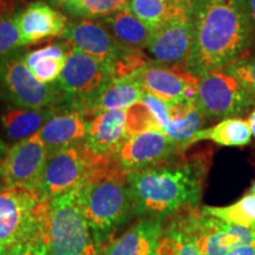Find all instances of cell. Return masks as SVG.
Here are the masks:
<instances>
[{"label":"cell","mask_w":255,"mask_h":255,"mask_svg":"<svg viewBox=\"0 0 255 255\" xmlns=\"http://www.w3.org/2000/svg\"><path fill=\"white\" fill-rule=\"evenodd\" d=\"M193 44L183 68L197 78L244 56L254 25L246 0H193Z\"/></svg>","instance_id":"cell-2"},{"label":"cell","mask_w":255,"mask_h":255,"mask_svg":"<svg viewBox=\"0 0 255 255\" xmlns=\"http://www.w3.org/2000/svg\"><path fill=\"white\" fill-rule=\"evenodd\" d=\"M6 255H50L45 238H34L31 240L13 245L6 250Z\"/></svg>","instance_id":"cell-34"},{"label":"cell","mask_w":255,"mask_h":255,"mask_svg":"<svg viewBox=\"0 0 255 255\" xmlns=\"http://www.w3.org/2000/svg\"><path fill=\"white\" fill-rule=\"evenodd\" d=\"M15 5L9 0H0V14L13 13Z\"/></svg>","instance_id":"cell-36"},{"label":"cell","mask_w":255,"mask_h":255,"mask_svg":"<svg viewBox=\"0 0 255 255\" xmlns=\"http://www.w3.org/2000/svg\"><path fill=\"white\" fill-rule=\"evenodd\" d=\"M63 107L43 108V109H21L11 107L1 116V123L9 141L17 143L30 138L40 131L51 117L55 116Z\"/></svg>","instance_id":"cell-21"},{"label":"cell","mask_w":255,"mask_h":255,"mask_svg":"<svg viewBox=\"0 0 255 255\" xmlns=\"http://www.w3.org/2000/svg\"><path fill=\"white\" fill-rule=\"evenodd\" d=\"M206 121V115L202 113L196 102L171 104L170 122L163 133L187 150L194 144L195 135L203 129Z\"/></svg>","instance_id":"cell-23"},{"label":"cell","mask_w":255,"mask_h":255,"mask_svg":"<svg viewBox=\"0 0 255 255\" xmlns=\"http://www.w3.org/2000/svg\"><path fill=\"white\" fill-rule=\"evenodd\" d=\"M250 194H252V195H255V182L252 184V187L250 189Z\"/></svg>","instance_id":"cell-42"},{"label":"cell","mask_w":255,"mask_h":255,"mask_svg":"<svg viewBox=\"0 0 255 255\" xmlns=\"http://www.w3.org/2000/svg\"><path fill=\"white\" fill-rule=\"evenodd\" d=\"M103 23L121 45L130 49H146L152 31L129 8L103 19Z\"/></svg>","instance_id":"cell-24"},{"label":"cell","mask_w":255,"mask_h":255,"mask_svg":"<svg viewBox=\"0 0 255 255\" xmlns=\"http://www.w3.org/2000/svg\"><path fill=\"white\" fill-rule=\"evenodd\" d=\"M247 122H248V126H250V128H251L252 136H254V138H255V108L251 113L250 116H248Z\"/></svg>","instance_id":"cell-38"},{"label":"cell","mask_w":255,"mask_h":255,"mask_svg":"<svg viewBox=\"0 0 255 255\" xmlns=\"http://www.w3.org/2000/svg\"><path fill=\"white\" fill-rule=\"evenodd\" d=\"M0 98L21 109L65 105V97L58 84L38 81L19 53L0 62Z\"/></svg>","instance_id":"cell-7"},{"label":"cell","mask_w":255,"mask_h":255,"mask_svg":"<svg viewBox=\"0 0 255 255\" xmlns=\"http://www.w3.org/2000/svg\"><path fill=\"white\" fill-rule=\"evenodd\" d=\"M24 47L15 14H0V62L8 58Z\"/></svg>","instance_id":"cell-31"},{"label":"cell","mask_w":255,"mask_h":255,"mask_svg":"<svg viewBox=\"0 0 255 255\" xmlns=\"http://www.w3.org/2000/svg\"><path fill=\"white\" fill-rule=\"evenodd\" d=\"M207 215L239 226V227H255V195L248 193L237 202L225 207L206 206L201 208Z\"/></svg>","instance_id":"cell-27"},{"label":"cell","mask_w":255,"mask_h":255,"mask_svg":"<svg viewBox=\"0 0 255 255\" xmlns=\"http://www.w3.org/2000/svg\"><path fill=\"white\" fill-rule=\"evenodd\" d=\"M46 244L50 255H87L95 247L78 188L49 201Z\"/></svg>","instance_id":"cell-5"},{"label":"cell","mask_w":255,"mask_h":255,"mask_svg":"<svg viewBox=\"0 0 255 255\" xmlns=\"http://www.w3.org/2000/svg\"><path fill=\"white\" fill-rule=\"evenodd\" d=\"M145 91L143 90L137 76L130 78L111 81L104 90L95 98L81 113L87 119L96 115L114 110H127L139 103Z\"/></svg>","instance_id":"cell-20"},{"label":"cell","mask_w":255,"mask_h":255,"mask_svg":"<svg viewBox=\"0 0 255 255\" xmlns=\"http://www.w3.org/2000/svg\"><path fill=\"white\" fill-rule=\"evenodd\" d=\"M193 8V0H131L129 9L154 32Z\"/></svg>","instance_id":"cell-25"},{"label":"cell","mask_w":255,"mask_h":255,"mask_svg":"<svg viewBox=\"0 0 255 255\" xmlns=\"http://www.w3.org/2000/svg\"><path fill=\"white\" fill-rule=\"evenodd\" d=\"M64 38L72 47L110 65L127 49L113 37L103 21L78 19L69 21Z\"/></svg>","instance_id":"cell-17"},{"label":"cell","mask_w":255,"mask_h":255,"mask_svg":"<svg viewBox=\"0 0 255 255\" xmlns=\"http://www.w3.org/2000/svg\"><path fill=\"white\" fill-rule=\"evenodd\" d=\"M141 102L148 108L150 114L154 117L156 124H157L159 131L164 132L165 128L170 122V104L162 101L161 98L152 96L150 94L143 95Z\"/></svg>","instance_id":"cell-33"},{"label":"cell","mask_w":255,"mask_h":255,"mask_svg":"<svg viewBox=\"0 0 255 255\" xmlns=\"http://www.w3.org/2000/svg\"><path fill=\"white\" fill-rule=\"evenodd\" d=\"M47 159L49 151L39 133L14 143L2 159V183L36 193Z\"/></svg>","instance_id":"cell-13"},{"label":"cell","mask_w":255,"mask_h":255,"mask_svg":"<svg viewBox=\"0 0 255 255\" xmlns=\"http://www.w3.org/2000/svg\"><path fill=\"white\" fill-rule=\"evenodd\" d=\"M72 46L68 41L53 43L23 55L24 62L34 77L44 84H55L62 75Z\"/></svg>","instance_id":"cell-22"},{"label":"cell","mask_w":255,"mask_h":255,"mask_svg":"<svg viewBox=\"0 0 255 255\" xmlns=\"http://www.w3.org/2000/svg\"><path fill=\"white\" fill-rule=\"evenodd\" d=\"M78 195L96 248L103 246L135 216L127 173L111 157L78 187Z\"/></svg>","instance_id":"cell-3"},{"label":"cell","mask_w":255,"mask_h":255,"mask_svg":"<svg viewBox=\"0 0 255 255\" xmlns=\"http://www.w3.org/2000/svg\"><path fill=\"white\" fill-rule=\"evenodd\" d=\"M49 202L34 191L20 187H5L0 191V245L7 250L13 245L45 238Z\"/></svg>","instance_id":"cell-4"},{"label":"cell","mask_w":255,"mask_h":255,"mask_svg":"<svg viewBox=\"0 0 255 255\" xmlns=\"http://www.w3.org/2000/svg\"><path fill=\"white\" fill-rule=\"evenodd\" d=\"M196 103L207 119L226 120L251 109L255 104V96L237 78L220 69L200 78Z\"/></svg>","instance_id":"cell-11"},{"label":"cell","mask_w":255,"mask_h":255,"mask_svg":"<svg viewBox=\"0 0 255 255\" xmlns=\"http://www.w3.org/2000/svg\"><path fill=\"white\" fill-rule=\"evenodd\" d=\"M143 90L169 104L196 102L200 78L186 71L183 65L169 66L150 63L137 75Z\"/></svg>","instance_id":"cell-14"},{"label":"cell","mask_w":255,"mask_h":255,"mask_svg":"<svg viewBox=\"0 0 255 255\" xmlns=\"http://www.w3.org/2000/svg\"><path fill=\"white\" fill-rule=\"evenodd\" d=\"M157 130L154 117L142 102L127 110L105 111L89 121L85 142L102 156H113L129 137L136 133Z\"/></svg>","instance_id":"cell-8"},{"label":"cell","mask_w":255,"mask_h":255,"mask_svg":"<svg viewBox=\"0 0 255 255\" xmlns=\"http://www.w3.org/2000/svg\"><path fill=\"white\" fill-rule=\"evenodd\" d=\"M150 63H152L150 57L146 56L142 50L127 47L122 55L109 65L111 81L135 77Z\"/></svg>","instance_id":"cell-29"},{"label":"cell","mask_w":255,"mask_h":255,"mask_svg":"<svg viewBox=\"0 0 255 255\" xmlns=\"http://www.w3.org/2000/svg\"><path fill=\"white\" fill-rule=\"evenodd\" d=\"M110 82L108 64L72 47L57 82L65 97L63 108L82 111Z\"/></svg>","instance_id":"cell-10"},{"label":"cell","mask_w":255,"mask_h":255,"mask_svg":"<svg viewBox=\"0 0 255 255\" xmlns=\"http://www.w3.org/2000/svg\"><path fill=\"white\" fill-rule=\"evenodd\" d=\"M0 255H6V248L0 245Z\"/></svg>","instance_id":"cell-43"},{"label":"cell","mask_w":255,"mask_h":255,"mask_svg":"<svg viewBox=\"0 0 255 255\" xmlns=\"http://www.w3.org/2000/svg\"><path fill=\"white\" fill-rule=\"evenodd\" d=\"M111 156L95 152L84 141L49 156L36 194L44 202L81 187L98 165Z\"/></svg>","instance_id":"cell-6"},{"label":"cell","mask_w":255,"mask_h":255,"mask_svg":"<svg viewBox=\"0 0 255 255\" xmlns=\"http://www.w3.org/2000/svg\"><path fill=\"white\" fill-rule=\"evenodd\" d=\"M9 1H11V2H13L14 5H17L18 2H21V1H24V0H9Z\"/></svg>","instance_id":"cell-44"},{"label":"cell","mask_w":255,"mask_h":255,"mask_svg":"<svg viewBox=\"0 0 255 255\" xmlns=\"http://www.w3.org/2000/svg\"><path fill=\"white\" fill-rule=\"evenodd\" d=\"M210 155H181L165 163L128 173L133 215L167 221L199 209Z\"/></svg>","instance_id":"cell-1"},{"label":"cell","mask_w":255,"mask_h":255,"mask_svg":"<svg viewBox=\"0 0 255 255\" xmlns=\"http://www.w3.org/2000/svg\"><path fill=\"white\" fill-rule=\"evenodd\" d=\"M4 149H5L4 144H2V143H0V177H1V175H2V159H4V157L1 158V156L6 154V151L4 150Z\"/></svg>","instance_id":"cell-39"},{"label":"cell","mask_w":255,"mask_h":255,"mask_svg":"<svg viewBox=\"0 0 255 255\" xmlns=\"http://www.w3.org/2000/svg\"><path fill=\"white\" fill-rule=\"evenodd\" d=\"M87 255H98V252H97V250H96V246L94 248H91Z\"/></svg>","instance_id":"cell-41"},{"label":"cell","mask_w":255,"mask_h":255,"mask_svg":"<svg viewBox=\"0 0 255 255\" xmlns=\"http://www.w3.org/2000/svg\"><path fill=\"white\" fill-rule=\"evenodd\" d=\"M184 151L182 146L162 131L148 130L129 137L111 158L128 174L165 163L183 155Z\"/></svg>","instance_id":"cell-12"},{"label":"cell","mask_w":255,"mask_h":255,"mask_svg":"<svg viewBox=\"0 0 255 255\" xmlns=\"http://www.w3.org/2000/svg\"><path fill=\"white\" fill-rule=\"evenodd\" d=\"M161 255H202L189 238L171 221H165Z\"/></svg>","instance_id":"cell-30"},{"label":"cell","mask_w":255,"mask_h":255,"mask_svg":"<svg viewBox=\"0 0 255 255\" xmlns=\"http://www.w3.org/2000/svg\"><path fill=\"white\" fill-rule=\"evenodd\" d=\"M47 1H50L51 4H53L56 6H60V7H62V6L65 4L66 1H69V0H47Z\"/></svg>","instance_id":"cell-40"},{"label":"cell","mask_w":255,"mask_h":255,"mask_svg":"<svg viewBox=\"0 0 255 255\" xmlns=\"http://www.w3.org/2000/svg\"><path fill=\"white\" fill-rule=\"evenodd\" d=\"M24 46L37 45L58 37H64L68 18L44 1H33L15 13Z\"/></svg>","instance_id":"cell-18"},{"label":"cell","mask_w":255,"mask_h":255,"mask_svg":"<svg viewBox=\"0 0 255 255\" xmlns=\"http://www.w3.org/2000/svg\"><path fill=\"white\" fill-rule=\"evenodd\" d=\"M88 130L89 121L81 111L62 108L38 133L51 156L64 148L84 141Z\"/></svg>","instance_id":"cell-19"},{"label":"cell","mask_w":255,"mask_h":255,"mask_svg":"<svg viewBox=\"0 0 255 255\" xmlns=\"http://www.w3.org/2000/svg\"><path fill=\"white\" fill-rule=\"evenodd\" d=\"M227 255H255V240L241 245Z\"/></svg>","instance_id":"cell-35"},{"label":"cell","mask_w":255,"mask_h":255,"mask_svg":"<svg viewBox=\"0 0 255 255\" xmlns=\"http://www.w3.org/2000/svg\"><path fill=\"white\" fill-rule=\"evenodd\" d=\"M171 221L182 231L202 255H227L255 240V227L245 228L207 215L201 209L177 215Z\"/></svg>","instance_id":"cell-9"},{"label":"cell","mask_w":255,"mask_h":255,"mask_svg":"<svg viewBox=\"0 0 255 255\" xmlns=\"http://www.w3.org/2000/svg\"><path fill=\"white\" fill-rule=\"evenodd\" d=\"M200 141H210L222 146H245L252 141L251 128L247 120L231 117L200 130L194 138V144Z\"/></svg>","instance_id":"cell-26"},{"label":"cell","mask_w":255,"mask_h":255,"mask_svg":"<svg viewBox=\"0 0 255 255\" xmlns=\"http://www.w3.org/2000/svg\"><path fill=\"white\" fill-rule=\"evenodd\" d=\"M4 188H5V186H2V184H0V191L4 189Z\"/></svg>","instance_id":"cell-45"},{"label":"cell","mask_w":255,"mask_h":255,"mask_svg":"<svg viewBox=\"0 0 255 255\" xmlns=\"http://www.w3.org/2000/svg\"><path fill=\"white\" fill-rule=\"evenodd\" d=\"M222 70L237 78L252 95L255 96V55L242 56Z\"/></svg>","instance_id":"cell-32"},{"label":"cell","mask_w":255,"mask_h":255,"mask_svg":"<svg viewBox=\"0 0 255 255\" xmlns=\"http://www.w3.org/2000/svg\"><path fill=\"white\" fill-rule=\"evenodd\" d=\"M131 0H69L62 7L66 13L79 19H105L129 8Z\"/></svg>","instance_id":"cell-28"},{"label":"cell","mask_w":255,"mask_h":255,"mask_svg":"<svg viewBox=\"0 0 255 255\" xmlns=\"http://www.w3.org/2000/svg\"><path fill=\"white\" fill-rule=\"evenodd\" d=\"M246 4L248 8V13H250L252 23H253L255 28V0H246Z\"/></svg>","instance_id":"cell-37"},{"label":"cell","mask_w":255,"mask_h":255,"mask_svg":"<svg viewBox=\"0 0 255 255\" xmlns=\"http://www.w3.org/2000/svg\"><path fill=\"white\" fill-rule=\"evenodd\" d=\"M193 8L182 12L152 32L146 51L154 63L162 65H184L193 44Z\"/></svg>","instance_id":"cell-15"},{"label":"cell","mask_w":255,"mask_h":255,"mask_svg":"<svg viewBox=\"0 0 255 255\" xmlns=\"http://www.w3.org/2000/svg\"><path fill=\"white\" fill-rule=\"evenodd\" d=\"M165 221L138 219L119 237L96 248L98 255H161Z\"/></svg>","instance_id":"cell-16"}]
</instances>
